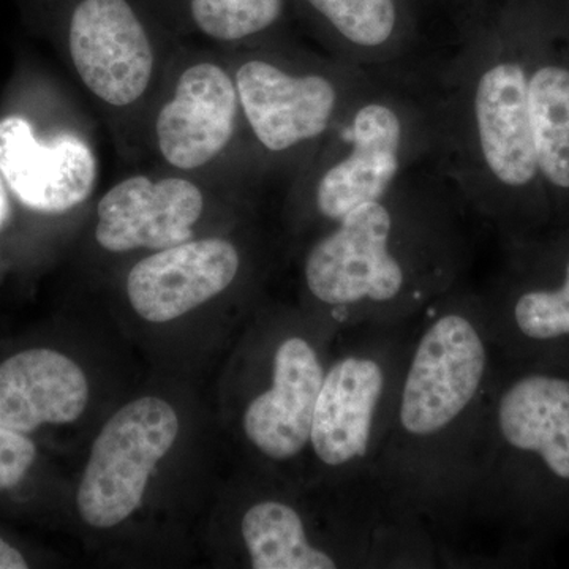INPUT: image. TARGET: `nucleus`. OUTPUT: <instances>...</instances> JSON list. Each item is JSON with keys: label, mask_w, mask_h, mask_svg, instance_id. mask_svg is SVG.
<instances>
[{"label": "nucleus", "mask_w": 569, "mask_h": 569, "mask_svg": "<svg viewBox=\"0 0 569 569\" xmlns=\"http://www.w3.org/2000/svg\"><path fill=\"white\" fill-rule=\"evenodd\" d=\"M500 362L481 295L460 283L427 307L367 478L392 515L433 538L440 557Z\"/></svg>", "instance_id": "f257e3e1"}, {"label": "nucleus", "mask_w": 569, "mask_h": 569, "mask_svg": "<svg viewBox=\"0 0 569 569\" xmlns=\"http://www.w3.org/2000/svg\"><path fill=\"white\" fill-rule=\"evenodd\" d=\"M448 190L415 173L317 236L302 277L326 328L402 323L463 283L460 194Z\"/></svg>", "instance_id": "f03ea898"}, {"label": "nucleus", "mask_w": 569, "mask_h": 569, "mask_svg": "<svg viewBox=\"0 0 569 569\" xmlns=\"http://www.w3.org/2000/svg\"><path fill=\"white\" fill-rule=\"evenodd\" d=\"M531 29L460 51L437 97L441 171L505 244L550 224L530 118Z\"/></svg>", "instance_id": "7ed1b4c3"}, {"label": "nucleus", "mask_w": 569, "mask_h": 569, "mask_svg": "<svg viewBox=\"0 0 569 569\" xmlns=\"http://www.w3.org/2000/svg\"><path fill=\"white\" fill-rule=\"evenodd\" d=\"M471 523L512 548L535 546L569 526V361L501 359L479 425L449 556Z\"/></svg>", "instance_id": "20e7f679"}, {"label": "nucleus", "mask_w": 569, "mask_h": 569, "mask_svg": "<svg viewBox=\"0 0 569 569\" xmlns=\"http://www.w3.org/2000/svg\"><path fill=\"white\" fill-rule=\"evenodd\" d=\"M372 78L317 146L307 176L310 209L326 228L387 197L440 153L437 99Z\"/></svg>", "instance_id": "39448f33"}, {"label": "nucleus", "mask_w": 569, "mask_h": 569, "mask_svg": "<svg viewBox=\"0 0 569 569\" xmlns=\"http://www.w3.org/2000/svg\"><path fill=\"white\" fill-rule=\"evenodd\" d=\"M419 317L337 335L313 411L309 451L337 488L366 481L391 426Z\"/></svg>", "instance_id": "423d86ee"}, {"label": "nucleus", "mask_w": 569, "mask_h": 569, "mask_svg": "<svg viewBox=\"0 0 569 569\" xmlns=\"http://www.w3.org/2000/svg\"><path fill=\"white\" fill-rule=\"evenodd\" d=\"M503 268L481 295L503 361H569V227L509 242Z\"/></svg>", "instance_id": "0eeeda50"}, {"label": "nucleus", "mask_w": 569, "mask_h": 569, "mask_svg": "<svg viewBox=\"0 0 569 569\" xmlns=\"http://www.w3.org/2000/svg\"><path fill=\"white\" fill-rule=\"evenodd\" d=\"M233 77L244 126L261 151L272 157L317 148L372 80L369 71L346 62L296 67L269 54L242 59Z\"/></svg>", "instance_id": "6e6552de"}, {"label": "nucleus", "mask_w": 569, "mask_h": 569, "mask_svg": "<svg viewBox=\"0 0 569 569\" xmlns=\"http://www.w3.org/2000/svg\"><path fill=\"white\" fill-rule=\"evenodd\" d=\"M71 66L86 91L111 108L132 107L156 74V20L146 0H62Z\"/></svg>", "instance_id": "1a4fd4ad"}, {"label": "nucleus", "mask_w": 569, "mask_h": 569, "mask_svg": "<svg viewBox=\"0 0 569 569\" xmlns=\"http://www.w3.org/2000/svg\"><path fill=\"white\" fill-rule=\"evenodd\" d=\"M178 432L174 408L159 397H141L121 408L93 441L77 493L82 520L96 529H111L129 518Z\"/></svg>", "instance_id": "9d476101"}, {"label": "nucleus", "mask_w": 569, "mask_h": 569, "mask_svg": "<svg viewBox=\"0 0 569 569\" xmlns=\"http://www.w3.org/2000/svg\"><path fill=\"white\" fill-rule=\"evenodd\" d=\"M242 119L233 70L198 61L181 71L153 121V141L168 167L203 170L233 142Z\"/></svg>", "instance_id": "9b49d317"}, {"label": "nucleus", "mask_w": 569, "mask_h": 569, "mask_svg": "<svg viewBox=\"0 0 569 569\" xmlns=\"http://www.w3.org/2000/svg\"><path fill=\"white\" fill-rule=\"evenodd\" d=\"M0 176L22 206L59 216L91 197L99 160L82 134L41 138L28 119L10 114L0 118Z\"/></svg>", "instance_id": "f8f14e48"}, {"label": "nucleus", "mask_w": 569, "mask_h": 569, "mask_svg": "<svg viewBox=\"0 0 569 569\" xmlns=\"http://www.w3.org/2000/svg\"><path fill=\"white\" fill-rule=\"evenodd\" d=\"M320 343L287 335L272 351L269 381L249 400L242 430L269 462H293L309 449L313 411L328 366Z\"/></svg>", "instance_id": "ddd939ff"}, {"label": "nucleus", "mask_w": 569, "mask_h": 569, "mask_svg": "<svg viewBox=\"0 0 569 569\" xmlns=\"http://www.w3.org/2000/svg\"><path fill=\"white\" fill-rule=\"evenodd\" d=\"M204 206L203 190L186 176H129L100 198L96 241L111 253L179 246L194 239Z\"/></svg>", "instance_id": "4468645a"}, {"label": "nucleus", "mask_w": 569, "mask_h": 569, "mask_svg": "<svg viewBox=\"0 0 569 569\" xmlns=\"http://www.w3.org/2000/svg\"><path fill=\"white\" fill-rule=\"evenodd\" d=\"M241 263L228 239H192L138 261L127 277V295L138 316L167 323L228 290Z\"/></svg>", "instance_id": "2eb2a0df"}, {"label": "nucleus", "mask_w": 569, "mask_h": 569, "mask_svg": "<svg viewBox=\"0 0 569 569\" xmlns=\"http://www.w3.org/2000/svg\"><path fill=\"white\" fill-rule=\"evenodd\" d=\"M529 104L549 230L569 227V28L533 26Z\"/></svg>", "instance_id": "dca6fc26"}, {"label": "nucleus", "mask_w": 569, "mask_h": 569, "mask_svg": "<svg viewBox=\"0 0 569 569\" xmlns=\"http://www.w3.org/2000/svg\"><path fill=\"white\" fill-rule=\"evenodd\" d=\"M84 372L70 358L33 348L0 365V427L31 433L43 425L77 421L88 406Z\"/></svg>", "instance_id": "f3484780"}, {"label": "nucleus", "mask_w": 569, "mask_h": 569, "mask_svg": "<svg viewBox=\"0 0 569 569\" xmlns=\"http://www.w3.org/2000/svg\"><path fill=\"white\" fill-rule=\"evenodd\" d=\"M241 535L253 569L343 568L336 553L313 542L301 512L287 501H257L241 520Z\"/></svg>", "instance_id": "a211bd4d"}, {"label": "nucleus", "mask_w": 569, "mask_h": 569, "mask_svg": "<svg viewBox=\"0 0 569 569\" xmlns=\"http://www.w3.org/2000/svg\"><path fill=\"white\" fill-rule=\"evenodd\" d=\"M343 44L340 61L365 71L399 58L396 0H302Z\"/></svg>", "instance_id": "6ab92c4d"}, {"label": "nucleus", "mask_w": 569, "mask_h": 569, "mask_svg": "<svg viewBox=\"0 0 569 569\" xmlns=\"http://www.w3.org/2000/svg\"><path fill=\"white\" fill-rule=\"evenodd\" d=\"M159 18L222 44L249 43L282 21L284 0H146Z\"/></svg>", "instance_id": "aec40b11"}, {"label": "nucleus", "mask_w": 569, "mask_h": 569, "mask_svg": "<svg viewBox=\"0 0 569 569\" xmlns=\"http://www.w3.org/2000/svg\"><path fill=\"white\" fill-rule=\"evenodd\" d=\"M36 456V445L26 433L0 427V490L20 485Z\"/></svg>", "instance_id": "412c9836"}, {"label": "nucleus", "mask_w": 569, "mask_h": 569, "mask_svg": "<svg viewBox=\"0 0 569 569\" xmlns=\"http://www.w3.org/2000/svg\"><path fill=\"white\" fill-rule=\"evenodd\" d=\"M24 557L0 538V569H26Z\"/></svg>", "instance_id": "4be33fe9"}, {"label": "nucleus", "mask_w": 569, "mask_h": 569, "mask_svg": "<svg viewBox=\"0 0 569 569\" xmlns=\"http://www.w3.org/2000/svg\"><path fill=\"white\" fill-rule=\"evenodd\" d=\"M10 217V198L9 189H7L6 182H3L2 176H0V230L3 224L7 223Z\"/></svg>", "instance_id": "5701e85b"}]
</instances>
